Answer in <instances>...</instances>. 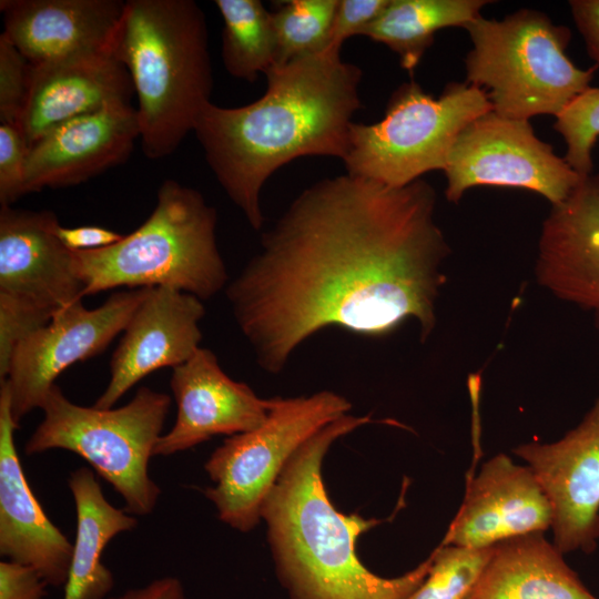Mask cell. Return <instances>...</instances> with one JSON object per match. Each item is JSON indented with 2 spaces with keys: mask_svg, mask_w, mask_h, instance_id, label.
<instances>
[{
  "mask_svg": "<svg viewBox=\"0 0 599 599\" xmlns=\"http://www.w3.org/2000/svg\"><path fill=\"white\" fill-rule=\"evenodd\" d=\"M435 209L422 179L392 187L345 173L301 192L225 287L258 366L281 373L329 326L380 337L415 318L425 342L450 252Z\"/></svg>",
  "mask_w": 599,
  "mask_h": 599,
  "instance_id": "6da1fadb",
  "label": "cell"
},
{
  "mask_svg": "<svg viewBox=\"0 0 599 599\" xmlns=\"http://www.w3.org/2000/svg\"><path fill=\"white\" fill-rule=\"evenodd\" d=\"M265 75L260 99L237 108L210 101L194 126L210 169L254 230L264 223L260 194L267 179L302 156L343 160L362 106V69L338 52L274 65Z\"/></svg>",
  "mask_w": 599,
  "mask_h": 599,
  "instance_id": "7a4b0ae2",
  "label": "cell"
},
{
  "mask_svg": "<svg viewBox=\"0 0 599 599\" xmlns=\"http://www.w3.org/2000/svg\"><path fill=\"white\" fill-rule=\"evenodd\" d=\"M372 423L346 414L307 439L290 458L261 507L276 577L290 599H406L426 578L433 555L406 573L386 578L359 559L356 542L379 524L339 511L322 467L341 437Z\"/></svg>",
  "mask_w": 599,
  "mask_h": 599,
  "instance_id": "3957f363",
  "label": "cell"
},
{
  "mask_svg": "<svg viewBox=\"0 0 599 599\" xmlns=\"http://www.w3.org/2000/svg\"><path fill=\"white\" fill-rule=\"evenodd\" d=\"M114 55L138 98L144 155L172 154L194 131L213 88L206 20L193 0H128Z\"/></svg>",
  "mask_w": 599,
  "mask_h": 599,
  "instance_id": "277c9868",
  "label": "cell"
},
{
  "mask_svg": "<svg viewBox=\"0 0 599 599\" xmlns=\"http://www.w3.org/2000/svg\"><path fill=\"white\" fill-rule=\"evenodd\" d=\"M217 213L195 189L165 180L148 219L105 248L74 252L84 297L119 287H172L206 301L229 274L216 242Z\"/></svg>",
  "mask_w": 599,
  "mask_h": 599,
  "instance_id": "5b68a950",
  "label": "cell"
},
{
  "mask_svg": "<svg viewBox=\"0 0 599 599\" xmlns=\"http://www.w3.org/2000/svg\"><path fill=\"white\" fill-rule=\"evenodd\" d=\"M465 29L473 42L466 82L488 89L493 111L508 119L557 116L590 87L598 67L575 65L566 53L570 30L540 11L520 9L501 20L480 16Z\"/></svg>",
  "mask_w": 599,
  "mask_h": 599,
  "instance_id": "8992f818",
  "label": "cell"
},
{
  "mask_svg": "<svg viewBox=\"0 0 599 599\" xmlns=\"http://www.w3.org/2000/svg\"><path fill=\"white\" fill-rule=\"evenodd\" d=\"M171 407L167 394L140 387L118 408L72 403L55 384L42 406L43 419L24 445L26 455L64 449L81 456L124 500L133 516L150 515L161 488L149 474Z\"/></svg>",
  "mask_w": 599,
  "mask_h": 599,
  "instance_id": "52a82bcc",
  "label": "cell"
},
{
  "mask_svg": "<svg viewBox=\"0 0 599 599\" xmlns=\"http://www.w3.org/2000/svg\"><path fill=\"white\" fill-rule=\"evenodd\" d=\"M493 111L484 89L468 82L446 85L438 98L417 82L403 83L379 121L353 122L343 158L346 173L402 187L446 166L459 133Z\"/></svg>",
  "mask_w": 599,
  "mask_h": 599,
  "instance_id": "ba28073f",
  "label": "cell"
},
{
  "mask_svg": "<svg viewBox=\"0 0 599 599\" xmlns=\"http://www.w3.org/2000/svg\"><path fill=\"white\" fill-rule=\"evenodd\" d=\"M351 408L344 396L332 390L276 397L262 425L226 438L204 464L214 483L204 495L219 519L241 532L253 530L261 522L263 500L293 454Z\"/></svg>",
  "mask_w": 599,
  "mask_h": 599,
  "instance_id": "9c48e42d",
  "label": "cell"
},
{
  "mask_svg": "<svg viewBox=\"0 0 599 599\" xmlns=\"http://www.w3.org/2000/svg\"><path fill=\"white\" fill-rule=\"evenodd\" d=\"M444 172L446 197L453 203L473 186L496 185L526 189L556 205L585 177L537 138L528 120L508 119L494 111L459 133Z\"/></svg>",
  "mask_w": 599,
  "mask_h": 599,
  "instance_id": "30bf717a",
  "label": "cell"
},
{
  "mask_svg": "<svg viewBox=\"0 0 599 599\" xmlns=\"http://www.w3.org/2000/svg\"><path fill=\"white\" fill-rule=\"evenodd\" d=\"M149 288L118 291L95 308L82 301L57 313L14 348L6 384L14 420L42 408L58 376L71 365L103 353L125 328Z\"/></svg>",
  "mask_w": 599,
  "mask_h": 599,
  "instance_id": "8fae6325",
  "label": "cell"
},
{
  "mask_svg": "<svg viewBox=\"0 0 599 599\" xmlns=\"http://www.w3.org/2000/svg\"><path fill=\"white\" fill-rule=\"evenodd\" d=\"M51 211L0 209V312L38 327L82 301L74 252L59 238Z\"/></svg>",
  "mask_w": 599,
  "mask_h": 599,
  "instance_id": "7c38bea8",
  "label": "cell"
},
{
  "mask_svg": "<svg viewBox=\"0 0 599 599\" xmlns=\"http://www.w3.org/2000/svg\"><path fill=\"white\" fill-rule=\"evenodd\" d=\"M527 461L552 509L554 545L567 554L596 550L599 539V397L561 439L514 449Z\"/></svg>",
  "mask_w": 599,
  "mask_h": 599,
  "instance_id": "4fadbf2b",
  "label": "cell"
},
{
  "mask_svg": "<svg viewBox=\"0 0 599 599\" xmlns=\"http://www.w3.org/2000/svg\"><path fill=\"white\" fill-rule=\"evenodd\" d=\"M170 387L176 420L160 437L154 456L185 451L217 435L253 430L266 420L276 402V397L261 398L247 384L232 379L215 354L203 347L173 368Z\"/></svg>",
  "mask_w": 599,
  "mask_h": 599,
  "instance_id": "5bb4252c",
  "label": "cell"
},
{
  "mask_svg": "<svg viewBox=\"0 0 599 599\" xmlns=\"http://www.w3.org/2000/svg\"><path fill=\"white\" fill-rule=\"evenodd\" d=\"M200 298L172 287H152L132 314L110 361V379L93 406L112 408L135 384L164 367L175 368L201 347Z\"/></svg>",
  "mask_w": 599,
  "mask_h": 599,
  "instance_id": "9a60e30c",
  "label": "cell"
},
{
  "mask_svg": "<svg viewBox=\"0 0 599 599\" xmlns=\"http://www.w3.org/2000/svg\"><path fill=\"white\" fill-rule=\"evenodd\" d=\"M551 505L532 470L505 454L484 463L440 544L488 548L551 528Z\"/></svg>",
  "mask_w": 599,
  "mask_h": 599,
  "instance_id": "2e32d148",
  "label": "cell"
},
{
  "mask_svg": "<svg viewBox=\"0 0 599 599\" xmlns=\"http://www.w3.org/2000/svg\"><path fill=\"white\" fill-rule=\"evenodd\" d=\"M138 138L136 109L131 103L67 121L29 148L22 194L83 183L123 163Z\"/></svg>",
  "mask_w": 599,
  "mask_h": 599,
  "instance_id": "e0dca14e",
  "label": "cell"
},
{
  "mask_svg": "<svg viewBox=\"0 0 599 599\" xmlns=\"http://www.w3.org/2000/svg\"><path fill=\"white\" fill-rule=\"evenodd\" d=\"M538 283L590 312L599 325V173L585 176L542 223Z\"/></svg>",
  "mask_w": 599,
  "mask_h": 599,
  "instance_id": "ac0fdd59",
  "label": "cell"
},
{
  "mask_svg": "<svg viewBox=\"0 0 599 599\" xmlns=\"http://www.w3.org/2000/svg\"><path fill=\"white\" fill-rule=\"evenodd\" d=\"M6 384L0 383V554L33 567L48 586H64L73 544L49 519L24 475Z\"/></svg>",
  "mask_w": 599,
  "mask_h": 599,
  "instance_id": "d6986e66",
  "label": "cell"
},
{
  "mask_svg": "<svg viewBox=\"0 0 599 599\" xmlns=\"http://www.w3.org/2000/svg\"><path fill=\"white\" fill-rule=\"evenodd\" d=\"M134 93L113 52H95L32 65L28 95L17 123L30 148L51 129L114 104Z\"/></svg>",
  "mask_w": 599,
  "mask_h": 599,
  "instance_id": "ffe728a7",
  "label": "cell"
},
{
  "mask_svg": "<svg viewBox=\"0 0 599 599\" xmlns=\"http://www.w3.org/2000/svg\"><path fill=\"white\" fill-rule=\"evenodd\" d=\"M125 1L1 0L2 34L32 65L113 52Z\"/></svg>",
  "mask_w": 599,
  "mask_h": 599,
  "instance_id": "44dd1931",
  "label": "cell"
},
{
  "mask_svg": "<svg viewBox=\"0 0 599 599\" xmlns=\"http://www.w3.org/2000/svg\"><path fill=\"white\" fill-rule=\"evenodd\" d=\"M542 532L494 546L467 599H598Z\"/></svg>",
  "mask_w": 599,
  "mask_h": 599,
  "instance_id": "7402d4cb",
  "label": "cell"
},
{
  "mask_svg": "<svg viewBox=\"0 0 599 599\" xmlns=\"http://www.w3.org/2000/svg\"><path fill=\"white\" fill-rule=\"evenodd\" d=\"M77 511V534L63 599H104L114 586L102 562L106 545L138 525L135 516L111 505L93 471L73 470L68 478Z\"/></svg>",
  "mask_w": 599,
  "mask_h": 599,
  "instance_id": "603a6c76",
  "label": "cell"
},
{
  "mask_svg": "<svg viewBox=\"0 0 599 599\" xmlns=\"http://www.w3.org/2000/svg\"><path fill=\"white\" fill-rule=\"evenodd\" d=\"M486 0H389L361 35L384 43L399 58L403 69L415 71L437 31L466 28L480 17Z\"/></svg>",
  "mask_w": 599,
  "mask_h": 599,
  "instance_id": "cb8c5ba5",
  "label": "cell"
},
{
  "mask_svg": "<svg viewBox=\"0 0 599 599\" xmlns=\"http://www.w3.org/2000/svg\"><path fill=\"white\" fill-rule=\"evenodd\" d=\"M223 19L222 60L234 78L254 82L276 63L272 14L260 0H215Z\"/></svg>",
  "mask_w": 599,
  "mask_h": 599,
  "instance_id": "d4e9b609",
  "label": "cell"
},
{
  "mask_svg": "<svg viewBox=\"0 0 599 599\" xmlns=\"http://www.w3.org/2000/svg\"><path fill=\"white\" fill-rule=\"evenodd\" d=\"M338 0H290L271 12L276 38V63L316 54L328 45Z\"/></svg>",
  "mask_w": 599,
  "mask_h": 599,
  "instance_id": "484cf974",
  "label": "cell"
},
{
  "mask_svg": "<svg viewBox=\"0 0 599 599\" xmlns=\"http://www.w3.org/2000/svg\"><path fill=\"white\" fill-rule=\"evenodd\" d=\"M493 550L440 544L432 551L426 578L406 599H467Z\"/></svg>",
  "mask_w": 599,
  "mask_h": 599,
  "instance_id": "4316f807",
  "label": "cell"
},
{
  "mask_svg": "<svg viewBox=\"0 0 599 599\" xmlns=\"http://www.w3.org/2000/svg\"><path fill=\"white\" fill-rule=\"evenodd\" d=\"M555 130L566 142L565 161L581 176L592 173L591 152L599 138V88L589 87L557 116Z\"/></svg>",
  "mask_w": 599,
  "mask_h": 599,
  "instance_id": "83f0119b",
  "label": "cell"
},
{
  "mask_svg": "<svg viewBox=\"0 0 599 599\" xmlns=\"http://www.w3.org/2000/svg\"><path fill=\"white\" fill-rule=\"evenodd\" d=\"M30 73V62L1 33L0 123L17 125L28 95Z\"/></svg>",
  "mask_w": 599,
  "mask_h": 599,
  "instance_id": "f1b7e54d",
  "label": "cell"
},
{
  "mask_svg": "<svg viewBox=\"0 0 599 599\" xmlns=\"http://www.w3.org/2000/svg\"><path fill=\"white\" fill-rule=\"evenodd\" d=\"M29 146L14 124L0 123V204L12 205L22 194Z\"/></svg>",
  "mask_w": 599,
  "mask_h": 599,
  "instance_id": "f546056e",
  "label": "cell"
},
{
  "mask_svg": "<svg viewBox=\"0 0 599 599\" xmlns=\"http://www.w3.org/2000/svg\"><path fill=\"white\" fill-rule=\"evenodd\" d=\"M389 0H338L326 50L341 53L342 44L362 34L376 20Z\"/></svg>",
  "mask_w": 599,
  "mask_h": 599,
  "instance_id": "4dcf8cb0",
  "label": "cell"
},
{
  "mask_svg": "<svg viewBox=\"0 0 599 599\" xmlns=\"http://www.w3.org/2000/svg\"><path fill=\"white\" fill-rule=\"evenodd\" d=\"M47 586L33 567L12 560L0 562V599H43Z\"/></svg>",
  "mask_w": 599,
  "mask_h": 599,
  "instance_id": "1f68e13d",
  "label": "cell"
},
{
  "mask_svg": "<svg viewBox=\"0 0 599 599\" xmlns=\"http://www.w3.org/2000/svg\"><path fill=\"white\" fill-rule=\"evenodd\" d=\"M61 242L73 252L95 251L111 246L123 238V234L98 225L57 229Z\"/></svg>",
  "mask_w": 599,
  "mask_h": 599,
  "instance_id": "d6a6232c",
  "label": "cell"
},
{
  "mask_svg": "<svg viewBox=\"0 0 599 599\" xmlns=\"http://www.w3.org/2000/svg\"><path fill=\"white\" fill-rule=\"evenodd\" d=\"M569 6L587 51L599 65V0H572Z\"/></svg>",
  "mask_w": 599,
  "mask_h": 599,
  "instance_id": "836d02e7",
  "label": "cell"
},
{
  "mask_svg": "<svg viewBox=\"0 0 599 599\" xmlns=\"http://www.w3.org/2000/svg\"><path fill=\"white\" fill-rule=\"evenodd\" d=\"M109 599H189L181 580L173 576L158 578Z\"/></svg>",
  "mask_w": 599,
  "mask_h": 599,
  "instance_id": "e575fe53",
  "label": "cell"
}]
</instances>
